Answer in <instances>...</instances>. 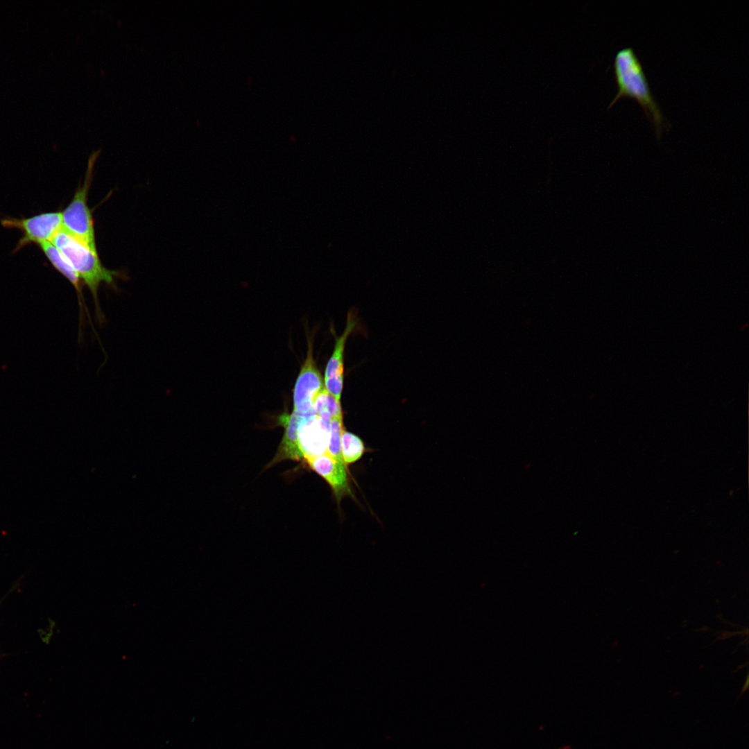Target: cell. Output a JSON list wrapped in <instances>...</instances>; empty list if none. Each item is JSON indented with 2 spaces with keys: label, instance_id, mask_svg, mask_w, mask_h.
Listing matches in <instances>:
<instances>
[{
  "label": "cell",
  "instance_id": "cell-1",
  "mask_svg": "<svg viewBox=\"0 0 749 749\" xmlns=\"http://www.w3.org/2000/svg\"><path fill=\"white\" fill-rule=\"evenodd\" d=\"M613 69L618 91L608 109L623 96L632 97L643 108L659 137L663 129L668 127V122L651 91L642 63L633 48L628 46L617 52Z\"/></svg>",
  "mask_w": 749,
  "mask_h": 749
},
{
  "label": "cell",
  "instance_id": "cell-2",
  "mask_svg": "<svg viewBox=\"0 0 749 749\" xmlns=\"http://www.w3.org/2000/svg\"><path fill=\"white\" fill-rule=\"evenodd\" d=\"M67 259L78 277L90 290L96 313L101 321L103 316L99 305L98 290L101 284L114 285L116 271L105 268L97 254L76 237L62 228L50 241Z\"/></svg>",
  "mask_w": 749,
  "mask_h": 749
},
{
  "label": "cell",
  "instance_id": "cell-3",
  "mask_svg": "<svg viewBox=\"0 0 749 749\" xmlns=\"http://www.w3.org/2000/svg\"><path fill=\"white\" fill-rule=\"evenodd\" d=\"M99 151L91 155L84 183L62 212V228L94 250H96L94 222L87 205V196L94 162Z\"/></svg>",
  "mask_w": 749,
  "mask_h": 749
},
{
  "label": "cell",
  "instance_id": "cell-4",
  "mask_svg": "<svg viewBox=\"0 0 749 749\" xmlns=\"http://www.w3.org/2000/svg\"><path fill=\"white\" fill-rule=\"evenodd\" d=\"M312 345L309 339L307 356L293 388V411L301 415L315 413L313 401L325 389L324 380L313 359Z\"/></svg>",
  "mask_w": 749,
  "mask_h": 749
},
{
  "label": "cell",
  "instance_id": "cell-5",
  "mask_svg": "<svg viewBox=\"0 0 749 749\" xmlns=\"http://www.w3.org/2000/svg\"><path fill=\"white\" fill-rule=\"evenodd\" d=\"M2 224L6 227L20 229L24 236L17 244L19 250L30 243L51 241L62 228V213L49 212L23 219H4Z\"/></svg>",
  "mask_w": 749,
  "mask_h": 749
},
{
  "label": "cell",
  "instance_id": "cell-6",
  "mask_svg": "<svg viewBox=\"0 0 749 749\" xmlns=\"http://www.w3.org/2000/svg\"><path fill=\"white\" fill-rule=\"evenodd\" d=\"M330 422L315 413L303 415L298 431V445L305 460L326 454Z\"/></svg>",
  "mask_w": 749,
  "mask_h": 749
},
{
  "label": "cell",
  "instance_id": "cell-7",
  "mask_svg": "<svg viewBox=\"0 0 749 749\" xmlns=\"http://www.w3.org/2000/svg\"><path fill=\"white\" fill-rule=\"evenodd\" d=\"M311 470L321 476L330 485L338 501L345 496L353 497L346 465L324 454L307 460Z\"/></svg>",
  "mask_w": 749,
  "mask_h": 749
},
{
  "label": "cell",
  "instance_id": "cell-8",
  "mask_svg": "<svg viewBox=\"0 0 749 749\" xmlns=\"http://www.w3.org/2000/svg\"><path fill=\"white\" fill-rule=\"evenodd\" d=\"M302 417L303 415L294 411L282 415L280 422L284 427L285 432L277 453L270 464L286 459L298 460L302 458L298 438V431Z\"/></svg>",
  "mask_w": 749,
  "mask_h": 749
},
{
  "label": "cell",
  "instance_id": "cell-9",
  "mask_svg": "<svg viewBox=\"0 0 749 749\" xmlns=\"http://www.w3.org/2000/svg\"><path fill=\"white\" fill-rule=\"evenodd\" d=\"M356 320L349 313L347 323L343 334L336 339L333 353L329 358L325 370L324 381L328 380H343L344 365L343 355L347 339L356 325Z\"/></svg>",
  "mask_w": 749,
  "mask_h": 749
},
{
  "label": "cell",
  "instance_id": "cell-10",
  "mask_svg": "<svg viewBox=\"0 0 749 749\" xmlns=\"http://www.w3.org/2000/svg\"><path fill=\"white\" fill-rule=\"evenodd\" d=\"M41 249L53 266L73 284L77 291L79 306L81 311L88 313L85 304L82 289L80 287V279L74 268L62 255V254L51 242L46 241L40 244Z\"/></svg>",
  "mask_w": 749,
  "mask_h": 749
},
{
  "label": "cell",
  "instance_id": "cell-11",
  "mask_svg": "<svg viewBox=\"0 0 749 749\" xmlns=\"http://www.w3.org/2000/svg\"><path fill=\"white\" fill-rule=\"evenodd\" d=\"M365 452L362 440L345 429L341 433V454L344 463H353L359 460Z\"/></svg>",
  "mask_w": 749,
  "mask_h": 749
},
{
  "label": "cell",
  "instance_id": "cell-12",
  "mask_svg": "<svg viewBox=\"0 0 749 749\" xmlns=\"http://www.w3.org/2000/svg\"><path fill=\"white\" fill-rule=\"evenodd\" d=\"M344 429L343 416L332 418L327 452L334 459L343 462L341 454V433Z\"/></svg>",
  "mask_w": 749,
  "mask_h": 749
}]
</instances>
